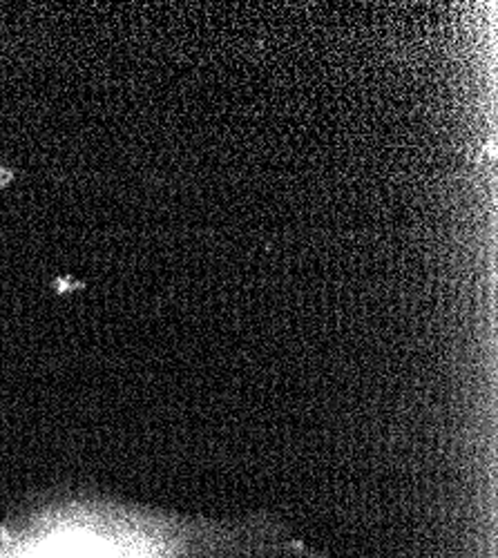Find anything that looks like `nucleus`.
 <instances>
[{
    "label": "nucleus",
    "mask_w": 498,
    "mask_h": 558,
    "mask_svg": "<svg viewBox=\"0 0 498 558\" xmlns=\"http://www.w3.org/2000/svg\"><path fill=\"white\" fill-rule=\"evenodd\" d=\"M324 558L273 518L204 520L58 496L0 522V558Z\"/></svg>",
    "instance_id": "f257e3e1"
}]
</instances>
